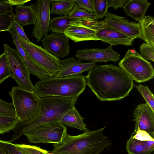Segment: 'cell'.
<instances>
[{
	"instance_id": "obj_8",
	"label": "cell",
	"mask_w": 154,
	"mask_h": 154,
	"mask_svg": "<svg viewBox=\"0 0 154 154\" xmlns=\"http://www.w3.org/2000/svg\"><path fill=\"white\" fill-rule=\"evenodd\" d=\"M67 128L60 122L43 124L25 133L23 135L31 143H59L66 137Z\"/></svg>"
},
{
	"instance_id": "obj_37",
	"label": "cell",
	"mask_w": 154,
	"mask_h": 154,
	"mask_svg": "<svg viewBox=\"0 0 154 154\" xmlns=\"http://www.w3.org/2000/svg\"><path fill=\"white\" fill-rule=\"evenodd\" d=\"M75 4L85 11L93 13V10L90 0H74Z\"/></svg>"
},
{
	"instance_id": "obj_11",
	"label": "cell",
	"mask_w": 154,
	"mask_h": 154,
	"mask_svg": "<svg viewBox=\"0 0 154 154\" xmlns=\"http://www.w3.org/2000/svg\"><path fill=\"white\" fill-rule=\"evenodd\" d=\"M51 0H37L31 3L35 13L36 22L32 32V35L38 42L50 32V11Z\"/></svg>"
},
{
	"instance_id": "obj_2",
	"label": "cell",
	"mask_w": 154,
	"mask_h": 154,
	"mask_svg": "<svg viewBox=\"0 0 154 154\" xmlns=\"http://www.w3.org/2000/svg\"><path fill=\"white\" fill-rule=\"evenodd\" d=\"M78 97H74L49 96L40 98V108L37 116L28 122H19L13 130L9 141L18 139L28 131L45 123L60 122L64 115L76 103Z\"/></svg>"
},
{
	"instance_id": "obj_29",
	"label": "cell",
	"mask_w": 154,
	"mask_h": 154,
	"mask_svg": "<svg viewBox=\"0 0 154 154\" xmlns=\"http://www.w3.org/2000/svg\"><path fill=\"white\" fill-rule=\"evenodd\" d=\"M14 17L13 10L0 14V32L8 31L11 29Z\"/></svg>"
},
{
	"instance_id": "obj_36",
	"label": "cell",
	"mask_w": 154,
	"mask_h": 154,
	"mask_svg": "<svg viewBox=\"0 0 154 154\" xmlns=\"http://www.w3.org/2000/svg\"><path fill=\"white\" fill-rule=\"evenodd\" d=\"M131 137L140 141L154 140V137L152 136L145 131L140 130L139 128L136 132H133Z\"/></svg>"
},
{
	"instance_id": "obj_38",
	"label": "cell",
	"mask_w": 154,
	"mask_h": 154,
	"mask_svg": "<svg viewBox=\"0 0 154 154\" xmlns=\"http://www.w3.org/2000/svg\"><path fill=\"white\" fill-rule=\"evenodd\" d=\"M11 29L14 30L20 37L27 41H30L25 32L23 27L19 23L14 21Z\"/></svg>"
},
{
	"instance_id": "obj_31",
	"label": "cell",
	"mask_w": 154,
	"mask_h": 154,
	"mask_svg": "<svg viewBox=\"0 0 154 154\" xmlns=\"http://www.w3.org/2000/svg\"><path fill=\"white\" fill-rule=\"evenodd\" d=\"M68 15L75 19L82 17L97 19L93 13H90L85 11L75 3L74 5Z\"/></svg>"
},
{
	"instance_id": "obj_9",
	"label": "cell",
	"mask_w": 154,
	"mask_h": 154,
	"mask_svg": "<svg viewBox=\"0 0 154 154\" xmlns=\"http://www.w3.org/2000/svg\"><path fill=\"white\" fill-rule=\"evenodd\" d=\"M4 51L12 72V78L18 86L30 91H34L30 73L24 60L17 50L8 45L3 44Z\"/></svg>"
},
{
	"instance_id": "obj_4",
	"label": "cell",
	"mask_w": 154,
	"mask_h": 154,
	"mask_svg": "<svg viewBox=\"0 0 154 154\" xmlns=\"http://www.w3.org/2000/svg\"><path fill=\"white\" fill-rule=\"evenodd\" d=\"M87 85L82 74L55 77L49 76L36 82L34 91L40 98L49 96L74 97L79 96Z\"/></svg>"
},
{
	"instance_id": "obj_21",
	"label": "cell",
	"mask_w": 154,
	"mask_h": 154,
	"mask_svg": "<svg viewBox=\"0 0 154 154\" xmlns=\"http://www.w3.org/2000/svg\"><path fill=\"white\" fill-rule=\"evenodd\" d=\"M15 11L14 21L19 23L22 27L35 24L36 22L35 14L31 4L16 6Z\"/></svg>"
},
{
	"instance_id": "obj_40",
	"label": "cell",
	"mask_w": 154,
	"mask_h": 154,
	"mask_svg": "<svg viewBox=\"0 0 154 154\" xmlns=\"http://www.w3.org/2000/svg\"><path fill=\"white\" fill-rule=\"evenodd\" d=\"M12 6L9 4L7 0H0V14L13 10Z\"/></svg>"
},
{
	"instance_id": "obj_41",
	"label": "cell",
	"mask_w": 154,
	"mask_h": 154,
	"mask_svg": "<svg viewBox=\"0 0 154 154\" xmlns=\"http://www.w3.org/2000/svg\"><path fill=\"white\" fill-rule=\"evenodd\" d=\"M30 1V0H7V2L12 6L24 5L25 3Z\"/></svg>"
},
{
	"instance_id": "obj_39",
	"label": "cell",
	"mask_w": 154,
	"mask_h": 154,
	"mask_svg": "<svg viewBox=\"0 0 154 154\" xmlns=\"http://www.w3.org/2000/svg\"><path fill=\"white\" fill-rule=\"evenodd\" d=\"M129 0H107L109 8H113L115 10L119 8H122Z\"/></svg>"
},
{
	"instance_id": "obj_23",
	"label": "cell",
	"mask_w": 154,
	"mask_h": 154,
	"mask_svg": "<svg viewBox=\"0 0 154 154\" xmlns=\"http://www.w3.org/2000/svg\"><path fill=\"white\" fill-rule=\"evenodd\" d=\"M142 39L146 43L154 45V17L151 15L146 16L140 23Z\"/></svg>"
},
{
	"instance_id": "obj_33",
	"label": "cell",
	"mask_w": 154,
	"mask_h": 154,
	"mask_svg": "<svg viewBox=\"0 0 154 154\" xmlns=\"http://www.w3.org/2000/svg\"><path fill=\"white\" fill-rule=\"evenodd\" d=\"M19 149L26 154H50L49 152L36 146L16 144Z\"/></svg>"
},
{
	"instance_id": "obj_25",
	"label": "cell",
	"mask_w": 154,
	"mask_h": 154,
	"mask_svg": "<svg viewBox=\"0 0 154 154\" xmlns=\"http://www.w3.org/2000/svg\"><path fill=\"white\" fill-rule=\"evenodd\" d=\"M75 3L74 0H51L50 14L68 15Z\"/></svg>"
},
{
	"instance_id": "obj_22",
	"label": "cell",
	"mask_w": 154,
	"mask_h": 154,
	"mask_svg": "<svg viewBox=\"0 0 154 154\" xmlns=\"http://www.w3.org/2000/svg\"><path fill=\"white\" fill-rule=\"evenodd\" d=\"M83 119L74 106L64 115L60 122L64 125L84 131L88 128Z\"/></svg>"
},
{
	"instance_id": "obj_10",
	"label": "cell",
	"mask_w": 154,
	"mask_h": 154,
	"mask_svg": "<svg viewBox=\"0 0 154 154\" xmlns=\"http://www.w3.org/2000/svg\"><path fill=\"white\" fill-rule=\"evenodd\" d=\"M89 26L96 32L97 40H100L112 46L122 45L131 46L133 45L134 39L124 35L107 25L104 20L86 17Z\"/></svg>"
},
{
	"instance_id": "obj_1",
	"label": "cell",
	"mask_w": 154,
	"mask_h": 154,
	"mask_svg": "<svg viewBox=\"0 0 154 154\" xmlns=\"http://www.w3.org/2000/svg\"><path fill=\"white\" fill-rule=\"evenodd\" d=\"M85 77L87 85L101 101L121 100L129 95L134 87L131 78L113 64L96 65Z\"/></svg>"
},
{
	"instance_id": "obj_14",
	"label": "cell",
	"mask_w": 154,
	"mask_h": 154,
	"mask_svg": "<svg viewBox=\"0 0 154 154\" xmlns=\"http://www.w3.org/2000/svg\"><path fill=\"white\" fill-rule=\"evenodd\" d=\"M113 46L105 49L86 48L76 51L75 57L81 61L87 60L100 63L112 61L115 63L120 60V54L115 51Z\"/></svg>"
},
{
	"instance_id": "obj_5",
	"label": "cell",
	"mask_w": 154,
	"mask_h": 154,
	"mask_svg": "<svg viewBox=\"0 0 154 154\" xmlns=\"http://www.w3.org/2000/svg\"><path fill=\"white\" fill-rule=\"evenodd\" d=\"M9 94L19 122H28L37 116L40 110V98L34 91L16 86L12 87Z\"/></svg>"
},
{
	"instance_id": "obj_6",
	"label": "cell",
	"mask_w": 154,
	"mask_h": 154,
	"mask_svg": "<svg viewBox=\"0 0 154 154\" xmlns=\"http://www.w3.org/2000/svg\"><path fill=\"white\" fill-rule=\"evenodd\" d=\"M18 41L26 55L36 66L54 76L62 69V60L54 56L44 48L25 40L18 36Z\"/></svg>"
},
{
	"instance_id": "obj_34",
	"label": "cell",
	"mask_w": 154,
	"mask_h": 154,
	"mask_svg": "<svg viewBox=\"0 0 154 154\" xmlns=\"http://www.w3.org/2000/svg\"><path fill=\"white\" fill-rule=\"evenodd\" d=\"M140 51L141 56L145 60L154 62V45L143 43L140 45Z\"/></svg>"
},
{
	"instance_id": "obj_7",
	"label": "cell",
	"mask_w": 154,
	"mask_h": 154,
	"mask_svg": "<svg viewBox=\"0 0 154 154\" xmlns=\"http://www.w3.org/2000/svg\"><path fill=\"white\" fill-rule=\"evenodd\" d=\"M118 65L133 80L137 83L149 81L154 76V70L151 63L143 59L134 49L126 51Z\"/></svg>"
},
{
	"instance_id": "obj_24",
	"label": "cell",
	"mask_w": 154,
	"mask_h": 154,
	"mask_svg": "<svg viewBox=\"0 0 154 154\" xmlns=\"http://www.w3.org/2000/svg\"><path fill=\"white\" fill-rule=\"evenodd\" d=\"M75 19L68 15L53 17L50 20V30L52 32L64 34L71 22Z\"/></svg>"
},
{
	"instance_id": "obj_28",
	"label": "cell",
	"mask_w": 154,
	"mask_h": 154,
	"mask_svg": "<svg viewBox=\"0 0 154 154\" xmlns=\"http://www.w3.org/2000/svg\"><path fill=\"white\" fill-rule=\"evenodd\" d=\"M13 74L5 53L0 54V84L6 79L12 77Z\"/></svg>"
},
{
	"instance_id": "obj_32",
	"label": "cell",
	"mask_w": 154,
	"mask_h": 154,
	"mask_svg": "<svg viewBox=\"0 0 154 154\" xmlns=\"http://www.w3.org/2000/svg\"><path fill=\"white\" fill-rule=\"evenodd\" d=\"M0 148L5 154H26L9 141L0 140Z\"/></svg>"
},
{
	"instance_id": "obj_17",
	"label": "cell",
	"mask_w": 154,
	"mask_h": 154,
	"mask_svg": "<svg viewBox=\"0 0 154 154\" xmlns=\"http://www.w3.org/2000/svg\"><path fill=\"white\" fill-rule=\"evenodd\" d=\"M62 67L54 76L55 77L73 76L82 74L88 72L96 65L97 62L84 63L78 59L72 57L62 60Z\"/></svg>"
},
{
	"instance_id": "obj_3",
	"label": "cell",
	"mask_w": 154,
	"mask_h": 154,
	"mask_svg": "<svg viewBox=\"0 0 154 154\" xmlns=\"http://www.w3.org/2000/svg\"><path fill=\"white\" fill-rule=\"evenodd\" d=\"M106 127L91 131L87 129L82 134H67L61 142L53 144L50 154H100L112 144L103 132Z\"/></svg>"
},
{
	"instance_id": "obj_19",
	"label": "cell",
	"mask_w": 154,
	"mask_h": 154,
	"mask_svg": "<svg viewBox=\"0 0 154 154\" xmlns=\"http://www.w3.org/2000/svg\"><path fill=\"white\" fill-rule=\"evenodd\" d=\"M8 32L11 33L13 40V43L15 45L17 50L24 60L30 74L36 76L40 80L49 77L50 75L48 74L36 66L28 58L18 41V35L17 33L12 29Z\"/></svg>"
},
{
	"instance_id": "obj_12",
	"label": "cell",
	"mask_w": 154,
	"mask_h": 154,
	"mask_svg": "<svg viewBox=\"0 0 154 154\" xmlns=\"http://www.w3.org/2000/svg\"><path fill=\"white\" fill-rule=\"evenodd\" d=\"M104 20L106 23L125 35L135 39H142L140 24L107 11Z\"/></svg>"
},
{
	"instance_id": "obj_30",
	"label": "cell",
	"mask_w": 154,
	"mask_h": 154,
	"mask_svg": "<svg viewBox=\"0 0 154 154\" xmlns=\"http://www.w3.org/2000/svg\"><path fill=\"white\" fill-rule=\"evenodd\" d=\"M138 91L141 94L147 103L154 111V97L148 87L140 84L135 86Z\"/></svg>"
},
{
	"instance_id": "obj_35",
	"label": "cell",
	"mask_w": 154,
	"mask_h": 154,
	"mask_svg": "<svg viewBox=\"0 0 154 154\" xmlns=\"http://www.w3.org/2000/svg\"><path fill=\"white\" fill-rule=\"evenodd\" d=\"M0 115L10 116H16L12 103L0 99Z\"/></svg>"
},
{
	"instance_id": "obj_16",
	"label": "cell",
	"mask_w": 154,
	"mask_h": 154,
	"mask_svg": "<svg viewBox=\"0 0 154 154\" xmlns=\"http://www.w3.org/2000/svg\"><path fill=\"white\" fill-rule=\"evenodd\" d=\"M133 121L135 122V133L138 128L145 131L154 137V111L147 103L140 104L134 109Z\"/></svg>"
},
{
	"instance_id": "obj_27",
	"label": "cell",
	"mask_w": 154,
	"mask_h": 154,
	"mask_svg": "<svg viewBox=\"0 0 154 154\" xmlns=\"http://www.w3.org/2000/svg\"><path fill=\"white\" fill-rule=\"evenodd\" d=\"M94 15L98 19L105 17L109 8L107 0H90Z\"/></svg>"
},
{
	"instance_id": "obj_26",
	"label": "cell",
	"mask_w": 154,
	"mask_h": 154,
	"mask_svg": "<svg viewBox=\"0 0 154 154\" xmlns=\"http://www.w3.org/2000/svg\"><path fill=\"white\" fill-rule=\"evenodd\" d=\"M19 122V119L16 116L0 115V134H3L13 130Z\"/></svg>"
},
{
	"instance_id": "obj_13",
	"label": "cell",
	"mask_w": 154,
	"mask_h": 154,
	"mask_svg": "<svg viewBox=\"0 0 154 154\" xmlns=\"http://www.w3.org/2000/svg\"><path fill=\"white\" fill-rule=\"evenodd\" d=\"M69 40L64 34L52 32L43 37L41 41L45 49L60 59L69 54Z\"/></svg>"
},
{
	"instance_id": "obj_15",
	"label": "cell",
	"mask_w": 154,
	"mask_h": 154,
	"mask_svg": "<svg viewBox=\"0 0 154 154\" xmlns=\"http://www.w3.org/2000/svg\"><path fill=\"white\" fill-rule=\"evenodd\" d=\"M86 17L77 18L71 22L64 34L74 42L97 40L96 31L90 27Z\"/></svg>"
},
{
	"instance_id": "obj_20",
	"label": "cell",
	"mask_w": 154,
	"mask_h": 154,
	"mask_svg": "<svg viewBox=\"0 0 154 154\" xmlns=\"http://www.w3.org/2000/svg\"><path fill=\"white\" fill-rule=\"evenodd\" d=\"M125 148L128 154H151L154 149V140L140 141L131 137Z\"/></svg>"
},
{
	"instance_id": "obj_18",
	"label": "cell",
	"mask_w": 154,
	"mask_h": 154,
	"mask_svg": "<svg viewBox=\"0 0 154 154\" xmlns=\"http://www.w3.org/2000/svg\"><path fill=\"white\" fill-rule=\"evenodd\" d=\"M150 4L146 0H129L123 9L127 16L140 23Z\"/></svg>"
},
{
	"instance_id": "obj_42",
	"label": "cell",
	"mask_w": 154,
	"mask_h": 154,
	"mask_svg": "<svg viewBox=\"0 0 154 154\" xmlns=\"http://www.w3.org/2000/svg\"><path fill=\"white\" fill-rule=\"evenodd\" d=\"M0 154H5L3 151L0 148Z\"/></svg>"
}]
</instances>
